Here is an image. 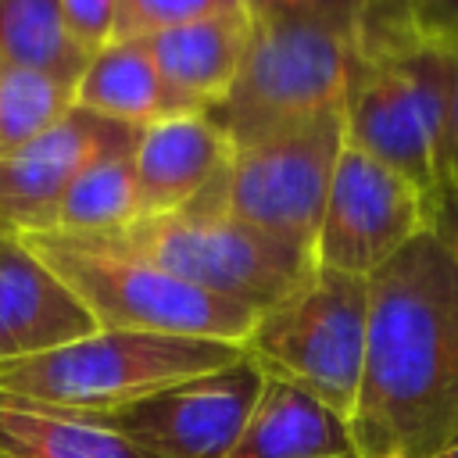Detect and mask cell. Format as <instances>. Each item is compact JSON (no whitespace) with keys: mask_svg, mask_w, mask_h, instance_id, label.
<instances>
[{"mask_svg":"<svg viewBox=\"0 0 458 458\" xmlns=\"http://www.w3.org/2000/svg\"><path fill=\"white\" fill-rule=\"evenodd\" d=\"M344 100L347 147L383 161L429 200L444 190L454 54L408 21H365Z\"/></svg>","mask_w":458,"mask_h":458,"instance_id":"2","label":"cell"},{"mask_svg":"<svg viewBox=\"0 0 458 458\" xmlns=\"http://www.w3.org/2000/svg\"><path fill=\"white\" fill-rule=\"evenodd\" d=\"M261 383L265 372L243 351L222 369L190 376L104 419L150 458H229Z\"/></svg>","mask_w":458,"mask_h":458,"instance_id":"10","label":"cell"},{"mask_svg":"<svg viewBox=\"0 0 458 458\" xmlns=\"http://www.w3.org/2000/svg\"><path fill=\"white\" fill-rule=\"evenodd\" d=\"M79 240L150 261L161 272H172L182 283L222 301H236L258 315L290 297L318 268L311 247L200 208L136 218L125 229Z\"/></svg>","mask_w":458,"mask_h":458,"instance_id":"3","label":"cell"},{"mask_svg":"<svg viewBox=\"0 0 458 458\" xmlns=\"http://www.w3.org/2000/svg\"><path fill=\"white\" fill-rule=\"evenodd\" d=\"M140 129L122 132L107 147H100L82 172L68 182L64 197L57 200V211L50 218L47 233L61 236H97L125 229L140 218L136 204V168H132V147Z\"/></svg>","mask_w":458,"mask_h":458,"instance_id":"18","label":"cell"},{"mask_svg":"<svg viewBox=\"0 0 458 458\" xmlns=\"http://www.w3.org/2000/svg\"><path fill=\"white\" fill-rule=\"evenodd\" d=\"M454 444H458V440H454Z\"/></svg>","mask_w":458,"mask_h":458,"instance_id":"29","label":"cell"},{"mask_svg":"<svg viewBox=\"0 0 458 458\" xmlns=\"http://www.w3.org/2000/svg\"><path fill=\"white\" fill-rule=\"evenodd\" d=\"M447 250L451 258L458 261V186H447L440 190L433 200H429V225H426Z\"/></svg>","mask_w":458,"mask_h":458,"instance_id":"25","label":"cell"},{"mask_svg":"<svg viewBox=\"0 0 458 458\" xmlns=\"http://www.w3.org/2000/svg\"><path fill=\"white\" fill-rule=\"evenodd\" d=\"M129 129L132 125L72 107L43 136L0 157V229L18 236L47 233L68 182L100 147H107Z\"/></svg>","mask_w":458,"mask_h":458,"instance_id":"11","label":"cell"},{"mask_svg":"<svg viewBox=\"0 0 458 458\" xmlns=\"http://www.w3.org/2000/svg\"><path fill=\"white\" fill-rule=\"evenodd\" d=\"M408 4H411V0H372L365 21H401L404 11H408ZM365 21H361V25H365Z\"/></svg>","mask_w":458,"mask_h":458,"instance_id":"27","label":"cell"},{"mask_svg":"<svg viewBox=\"0 0 458 458\" xmlns=\"http://www.w3.org/2000/svg\"><path fill=\"white\" fill-rule=\"evenodd\" d=\"M229 458H358L351 422L308 390L265 376Z\"/></svg>","mask_w":458,"mask_h":458,"instance_id":"15","label":"cell"},{"mask_svg":"<svg viewBox=\"0 0 458 458\" xmlns=\"http://www.w3.org/2000/svg\"><path fill=\"white\" fill-rule=\"evenodd\" d=\"M75 107L132 129L182 114L165 89L143 39H111L104 50H97L75 82Z\"/></svg>","mask_w":458,"mask_h":458,"instance_id":"17","label":"cell"},{"mask_svg":"<svg viewBox=\"0 0 458 458\" xmlns=\"http://www.w3.org/2000/svg\"><path fill=\"white\" fill-rule=\"evenodd\" d=\"M86 61L64 29L57 0H0V64L79 82Z\"/></svg>","mask_w":458,"mask_h":458,"instance_id":"19","label":"cell"},{"mask_svg":"<svg viewBox=\"0 0 458 458\" xmlns=\"http://www.w3.org/2000/svg\"><path fill=\"white\" fill-rule=\"evenodd\" d=\"M358 458H433L458 440V261L422 229L369 276Z\"/></svg>","mask_w":458,"mask_h":458,"instance_id":"1","label":"cell"},{"mask_svg":"<svg viewBox=\"0 0 458 458\" xmlns=\"http://www.w3.org/2000/svg\"><path fill=\"white\" fill-rule=\"evenodd\" d=\"M344 111L229 150L222 175L190 204L222 211L315 250L333 168L344 150Z\"/></svg>","mask_w":458,"mask_h":458,"instance_id":"8","label":"cell"},{"mask_svg":"<svg viewBox=\"0 0 458 458\" xmlns=\"http://www.w3.org/2000/svg\"><path fill=\"white\" fill-rule=\"evenodd\" d=\"M358 43L311 21H250L240 68L204 114L229 147L297 129L344 111Z\"/></svg>","mask_w":458,"mask_h":458,"instance_id":"6","label":"cell"},{"mask_svg":"<svg viewBox=\"0 0 458 458\" xmlns=\"http://www.w3.org/2000/svg\"><path fill=\"white\" fill-rule=\"evenodd\" d=\"M243 354L240 344L97 329L64 347L0 361V390L39 404L114 415L165 386L222 369Z\"/></svg>","mask_w":458,"mask_h":458,"instance_id":"4","label":"cell"},{"mask_svg":"<svg viewBox=\"0 0 458 458\" xmlns=\"http://www.w3.org/2000/svg\"><path fill=\"white\" fill-rule=\"evenodd\" d=\"M229 140L204 111L168 114L140 129L132 147L140 218L190 208L225 168Z\"/></svg>","mask_w":458,"mask_h":458,"instance_id":"13","label":"cell"},{"mask_svg":"<svg viewBox=\"0 0 458 458\" xmlns=\"http://www.w3.org/2000/svg\"><path fill=\"white\" fill-rule=\"evenodd\" d=\"M21 243L75 293L97 329L225 340L243 347L258 318V311L236 301H222L150 261L79 236L21 233Z\"/></svg>","mask_w":458,"mask_h":458,"instance_id":"5","label":"cell"},{"mask_svg":"<svg viewBox=\"0 0 458 458\" xmlns=\"http://www.w3.org/2000/svg\"><path fill=\"white\" fill-rule=\"evenodd\" d=\"M229 11H243V0H118L114 39H143Z\"/></svg>","mask_w":458,"mask_h":458,"instance_id":"21","label":"cell"},{"mask_svg":"<svg viewBox=\"0 0 458 458\" xmlns=\"http://www.w3.org/2000/svg\"><path fill=\"white\" fill-rule=\"evenodd\" d=\"M372 0H243L250 21H311L344 36H358Z\"/></svg>","mask_w":458,"mask_h":458,"instance_id":"22","label":"cell"},{"mask_svg":"<svg viewBox=\"0 0 458 458\" xmlns=\"http://www.w3.org/2000/svg\"><path fill=\"white\" fill-rule=\"evenodd\" d=\"M454 54V82H451V125H447V157H444V190L458 186V43Z\"/></svg>","mask_w":458,"mask_h":458,"instance_id":"26","label":"cell"},{"mask_svg":"<svg viewBox=\"0 0 458 458\" xmlns=\"http://www.w3.org/2000/svg\"><path fill=\"white\" fill-rule=\"evenodd\" d=\"M97 333L75 293L21 243L0 229V361L32 358Z\"/></svg>","mask_w":458,"mask_h":458,"instance_id":"12","label":"cell"},{"mask_svg":"<svg viewBox=\"0 0 458 458\" xmlns=\"http://www.w3.org/2000/svg\"><path fill=\"white\" fill-rule=\"evenodd\" d=\"M433 458H458V444H451V447H444V451H437Z\"/></svg>","mask_w":458,"mask_h":458,"instance_id":"28","label":"cell"},{"mask_svg":"<svg viewBox=\"0 0 458 458\" xmlns=\"http://www.w3.org/2000/svg\"><path fill=\"white\" fill-rule=\"evenodd\" d=\"M247 36H250L247 11H229L143 36V47L165 89L172 93L175 107L190 114V111H208L211 104L222 100V93L229 89L240 68Z\"/></svg>","mask_w":458,"mask_h":458,"instance_id":"14","label":"cell"},{"mask_svg":"<svg viewBox=\"0 0 458 458\" xmlns=\"http://www.w3.org/2000/svg\"><path fill=\"white\" fill-rule=\"evenodd\" d=\"M369 326V279L315 268L290 297L265 308L243 351L265 376H279L351 422Z\"/></svg>","mask_w":458,"mask_h":458,"instance_id":"7","label":"cell"},{"mask_svg":"<svg viewBox=\"0 0 458 458\" xmlns=\"http://www.w3.org/2000/svg\"><path fill=\"white\" fill-rule=\"evenodd\" d=\"M75 107V82L0 64V157L21 150Z\"/></svg>","mask_w":458,"mask_h":458,"instance_id":"20","label":"cell"},{"mask_svg":"<svg viewBox=\"0 0 458 458\" xmlns=\"http://www.w3.org/2000/svg\"><path fill=\"white\" fill-rule=\"evenodd\" d=\"M426 225L429 197L401 172L344 143L315 233V261L369 279Z\"/></svg>","mask_w":458,"mask_h":458,"instance_id":"9","label":"cell"},{"mask_svg":"<svg viewBox=\"0 0 458 458\" xmlns=\"http://www.w3.org/2000/svg\"><path fill=\"white\" fill-rule=\"evenodd\" d=\"M64 29L72 43L93 57L114 39V18H118V0H57Z\"/></svg>","mask_w":458,"mask_h":458,"instance_id":"23","label":"cell"},{"mask_svg":"<svg viewBox=\"0 0 458 458\" xmlns=\"http://www.w3.org/2000/svg\"><path fill=\"white\" fill-rule=\"evenodd\" d=\"M0 458H150L104 415L0 390Z\"/></svg>","mask_w":458,"mask_h":458,"instance_id":"16","label":"cell"},{"mask_svg":"<svg viewBox=\"0 0 458 458\" xmlns=\"http://www.w3.org/2000/svg\"><path fill=\"white\" fill-rule=\"evenodd\" d=\"M401 21L437 43H458V0H411Z\"/></svg>","mask_w":458,"mask_h":458,"instance_id":"24","label":"cell"}]
</instances>
